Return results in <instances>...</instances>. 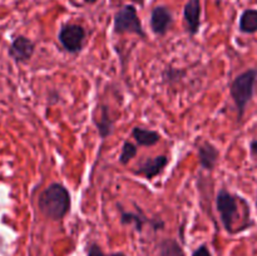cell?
Segmentation results:
<instances>
[{
    "label": "cell",
    "mask_w": 257,
    "mask_h": 256,
    "mask_svg": "<svg viewBox=\"0 0 257 256\" xmlns=\"http://www.w3.org/2000/svg\"><path fill=\"white\" fill-rule=\"evenodd\" d=\"M192 256H212V253H211L210 248H208L207 246L201 245L200 247H197L193 251Z\"/></svg>",
    "instance_id": "19"
},
{
    "label": "cell",
    "mask_w": 257,
    "mask_h": 256,
    "mask_svg": "<svg viewBox=\"0 0 257 256\" xmlns=\"http://www.w3.org/2000/svg\"><path fill=\"white\" fill-rule=\"evenodd\" d=\"M257 84V68H250L240 73L230 85V94L237 109V120L241 122L248 103L255 95Z\"/></svg>",
    "instance_id": "2"
},
{
    "label": "cell",
    "mask_w": 257,
    "mask_h": 256,
    "mask_svg": "<svg viewBox=\"0 0 257 256\" xmlns=\"http://www.w3.org/2000/svg\"><path fill=\"white\" fill-rule=\"evenodd\" d=\"M120 222L123 225H133L138 232L143 230V226L146 223H151L155 227V230L162 228L165 226V222L162 220H150L146 217L140 210L137 212H127V211H122L120 212Z\"/></svg>",
    "instance_id": "11"
},
{
    "label": "cell",
    "mask_w": 257,
    "mask_h": 256,
    "mask_svg": "<svg viewBox=\"0 0 257 256\" xmlns=\"http://www.w3.org/2000/svg\"><path fill=\"white\" fill-rule=\"evenodd\" d=\"M131 2L137 3V4H140V5H143V3H145V0H131Z\"/></svg>",
    "instance_id": "22"
},
{
    "label": "cell",
    "mask_w": 257,
    "mask_h": 256,
    "mask_svg": "<svg viewBox=\"0 0 257 256\" xmlns=\"http://www.w3.org/2000/svg\"><path fill=\"white\" fill-rule=\"evenodd\" d=\"M109 256H125V255L123 252H113V253H110Z\"/></svg>",
    "instance_id": "21"
},
{
    "label": "cell",
    "mask_w": 257,
    "mask_h": 256,
    "mask_svg": "<svg viewBox=\"0 0 257 256\" xmlns=\"http://www.w3.org/2000/svg\"><path fill=\"white\" fill-rule=\"evenodd\" d=\"M98 0H84V3H87V4H94V3H97Z\"/></svg>",
    "instance_id": "23"
},
{
    "label": "cell",
    "mask_w": 257,
    "mask_h": 256,
    "mask_svg": "<svg viewBox=\"0 0 257 256\" xmlns=\"http://www.w3.org/2000/svg\"><path fill=\"white\" fill-rule=\"evenodd\" d=\"M256 211H257V196H256Z\"/></svg>",
    "instance_id": "24"
},
{
    "label": "cell",
    "mask_w": 257,
    "mask_h": 256,
    "mask_svg": "<svg viewBox=\"0 0 257 256\" xmlns=\"http://www.w3.org/2000/svg\"><path fill=\"white\" fill-rule=\"evenodd\" d=\"M93 122H94L95 127H97L98 133H99L100 138H107L109 137L113 133V123L112 117H110L109 108L105 104H99L95 109L94 114H93Z\"/></svg>",
    "instance_id": "10"
},
{
    "label": "cell",
    "mask_w": 257,
    "mask_h": 256,
    "mask_svg": "<svg viewBox=\"0 0 257 256\" xmlns=\"http://www.w3.org/2000/svg\"><path fill=\"white\" fill-rule=\"evenodd\" d=\"M173 23V17L171 10L165 5H157L153 8L152 13H151V29L156 35H165L168 32Z\"/></svg>",
    "instance_id": "7"
},
{
    "label": "cell",
    "mask_w": 257,
    "mask_h": 256,
    "mask_svg": "<svg viewBox=\"0 0 257 256\" xmlns=\"http://www.w3.org/2000/svg\"><path fill=\"white\" fill-rule=\"evenodd\" d=\"M201 8L200 0H188L183 8V18H185L186 27L190 35H196L201 28Z\"/></svg>",
    "instance_id": "9"
},
{
    "label": "cell",
    "mask_w": 257,
    "mask_h": 256,
    "mask_svg": "<svg viewBox=\"0 0 257 256\" xmlns=\"http://www.w3.org/2000/svg\"><path fill=\"white\" fill-rule=\"evenodd\" d=\"M250 153L252 157H257V140H252L250 142Z\"/></svg>",
    "instance_id": "20"
},
{
    "label": "cell",
    "mask_w": 257,
    "mask_h": 256,
    "mask_svg": "<svg viewBox=\"0 0 257 256\" xmlns=\"http://www.w3.org/2000/svg\"><path fill=\"white\" fill-rule=\"evenodd\" d=\"M137 152H138L137 146L133 145V143L130 142V141H125V142L123 143L122 151H120L119 163H122V165H127L132 158L136 157Z\"/></svg>",
    "instance_id": "16"
},
{
    "label": "cell",
    "mask_w": 257,
    "mask_h": 256,
    "mask_svg": "<svg viewBox=\"0 0 257 256\" xmlns=\"http://www.w3.org/2000/svg\"><path fill=\"white\" fill-rule=\"evenodd\" d=\"M216 208L220 213L221 222L228 233H235L233 225L236 218L238 217V203L237 196L232 195L227 190L222 188L218 191L216 197Z\"/></svg>",
    "instance_id": "4"
},
{
    "label": "cell",
    "mask_w": 257,
    "mask_h": 256,
    "mask_svg": "<svg viewBox=\"0 0 257 256\" xmlns=\"http://www.w3.org/2000/svg\"><path fill=\"white\" fill-rule=\"evenodd\" d=\"M58 40L68 53H79L84 45V28L78 24H64L58 33Z\"/></svg>",
    "instance_id": "5"
},
{
    "label": "cell",
    "mask_w": 257,
    "mask_h": 256,
    "mask_svg": "<svg viewBox=\"0 0 257 256\" xmlns=\"http://www.w3.org/2000/svg\"><path fill=\"white\" fill-rule=\"evenodd\" d=\"M220 156V151L210 142H203L198 146V162L201 167L212 171L216 167Z\"/></svg>",
    "instance_id": "12"
},
{
    "label": "cell",
    "mask_w": 257,
    "mask_h": 256,
    "mask_svg": "<svg viewBox=\"0 0 257 256\" xmlns=\"http://www.w3.org/2000/svg\"><path fill=\"white\" fill-rule=\"evenodd\" d=\"M238 30L243 34H255L257 32V9H246L238 20Z\"/></svg>",
    "instance_id": "14"
},
{
    "label": "cell",
    "mask_w": 257,
    "mask_h": 256,
    "mask_svg": "<svg viewBox=\"0 0 257 256\" xmlns=\"http://www.w3.org/2000/svg\"><path fill=\"white\" fill-rule=\"evenodd\" d=\"M132 137L141 147H152L157 145L161 140V135L156 131L145 130L142 127H135L132 131Z\"/></svg>",
    "instance_id": "13"
},
{
    "label": "cell",
    "mask_w": 257,
    "mask_h": 256,
    "mask_svg": "<svg viewBox=\"0 0 257 256\" xmlns=\"http://www.w3.org/2000/svg\"><path fill=\"white\" fill-rule=\"evenodd\" d=\"M180 73H181V70L173 69V68H168V69H166L165 73H163V78H165L166 82L171 83L172 82V79H175V80L180 79V78H178L180 77Z\"/></svg>",
    "instance_id": "17"
},
{
    "label": "cell",
    "mask_w": 257,
    "mask_h": 256,
    "mask_svg": "<svg viewBox=\"0 0 257 256\" xmlns=\"http://www.w3.org/2000/svg\"><path fill=\"white\" fill-rule=\"evenodd\" d=\"M35 52V44L24 35H18L13 39L9 48V55L14 62L27 63Z\"/></svg>",
    "instance_id": "6"
},
{
    "label": "cell",
    "mask_w": 257,
    "mask_h": 256,
    "mask_svg": "<svg viewBox=\"0 0 257 256\" xmlns=\"http://www.w3.org/2000/svg\"><path fill=\"white\" fill-rule=\"evenodd\" d=\"M160 256H185L180 243L173 238H165L160 243Z\"/></svg>",
    "instance_id": "15"
},
{
    "label": "cell",
    "mask_w": 257,
    "mask_h": 256,
    "mask_svg": "<svg viewBox=\"0 0 257 256\" xmlns=\"http://www.w3.org/2000/svg\"><path fill=\"white\" fill-rule=\"evenodd\" d=\"M113 30L115 34H135L141 38H146L142 22L137 14L135 5H124L114 14L113 19Z\"/></svg>",
    "instance_id": "3"
},
{
    "label": "cell",
    "mask_w": 257,
    "mask_h": 256,
    "mask_svg": "<svg viewBox=\"0 0 257 256\" xmlns=\"http://www.w3.org/2000/svg\"><path fill=\"white\" fill-rule=\"evenodd\" d=\"M168 157L167 156H157V157H147L143 160L137 168L135 170V173L143 176L147 180H152L157 175H160L163 171V168L167 166Z\"/></svg>",
    "instance_id": "8"
},
{
    "label": "cell",
    "mask_w": 257,
    "mask_h": 256,
    "mask_svg": "<svg viewBox=\"0 0 257 256\" xmlns=\"http://www.w3.org/2000/svg\"><path fill=\"white\" fill-rule=\"evenodd\" d=\"M39 211L52 221H60L69 213L72 198L69 191L62 183H50L38 198Z\"/></svg>",
    "instance_id": "1"
},
{
    "label": "cell",
    "mask_w": 257,
    "mask_h": 256,
    "mask_svg": "<svg viewBox=\"0 0 257 256\" xmlns=\"http://www.w3.org/2000/svg\"><path fill=\"white\" fill-rule=\"evenodd\" d=\"M87 256H107V255L103 252V250L100 248L99 245H97V243H90L89 247H88Z\"/></svg>",
    "instance_id": "18"
}]
</instances>
